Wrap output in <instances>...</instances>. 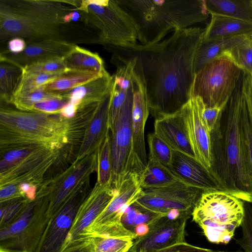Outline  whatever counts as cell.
Listing matches in <instances>:
<instances>
[{"label":"cell","mask_w":252,"mask_h":252,"mask_svg":"<svg viewBox=\"0 0 252 252\" xmlns=\"http://www.w3.org/2000/svg\"><path fill=\"white\" fill-rule=\"evenodd\" d=\"M242 77L243 73L210 133V172L222 190L244 202L251 203L252 179L245 160L241 133V116L244 100Z\"/></svg>","instance_id":"2"},{"label":"cell","mask_w":252,"mask_h":252,"mask_svg":"<svg viewBox=\"0 0 252 252\" xmlns=\"http://www.w3.org/2000/svg\"><path fill=\"white\" fill-rule=\"evenodd\" d=\"M23 75L40 73H64L67 68L63 57H53L43 59L27 65L23 68Z\"/></svg>","instance_id":"35"},{"label":"cell","mask_w":252,"mask_h":252,"mask_svg":"<svg viewBox=\"0 0 252 252\" xmlns=\"http://www.w3.org/2000/svg\"><path fill=\"white\" fill-rule=\"evenodd\" d=\"M20 192L30 201H34L36 197L38 188L36 186L27 183L18 185Z\"/></svg>","instance_id":"50"},{"label":"cell","mask_w":252,"mask_h":252,"mask_svg":"<svg viewBox=\"0 0 252 252\" xmlns=\"http://www.w3.org/2000/svg\"><path fill=\"white\" fill-rule=\"evenodd\" d=\"M64 62L69 70L91 71L104 75V62L99 55L75 45L73 49L63 57Z\"/></svg>","instance_id":"27"},{"label":"cell","mask_w":252,"mask_h":252,"mask_svg":"<svg viewBox=\"0 0 252 252\" xmlns=\"http://www.w3.org/2000/svg\"><path fill=\"white\" fill-rule=\"evenodd\" d=\"M61 252H94L91 237H82L65 246Z\"/></svg>","instance_id":"45"},{"label":"cell","mask_w":252,"mask_h":252,"mask_svg":"<svg viewBox=\"0 0 252 252\" xmlns=\"http://www.w3.org/2000/svg\"><path fill=\"white\" fill-rule=\"evenodd\" d=\"M77 10L81 13L80 21L98 32L102 44L115 47H130L137 44L135 22L117 0H104L101 4L81 0Z\"/></svg>","instance_id":"9"},{"label":"cell","mask_w":252,"mask_h":252,"mask_svg":"<svg viewBox=\"0 0 252 252\" xmlns=\"http://www.w3.org/2000/svg\"><path fill=\"white\" fill-rule=\"evenodd\" d=\"M240 35L210 41L202 40L194 58V73L210 62L221 58L224 52Z\"/></svg>","instance_id":"31"},{"label":"cell","mask_w":252,"mask_h":252,"mask_svg":"<svg viewBox=\"0 0 252 252\" xmlns=\"http://www.w3.org/2000/svg\"><path fill=\"white\" fill-rule=\"evenodd\" d=\"M70 133L69 120L60 114L0 107V153L31 145L60 150L68 143Z\"/></svg>","instance_id":"4"},{"label":"cell","mask_w":252,"mask_h":252,"mask_svg":"<svg viewBox=\"0 0 252 252\" xmlns=\"http://www.w3.org/2000/svg\"><path fill=\"white\" fill-rule=\"evenodd\" d=\"M96 171V182L100 184L112 183V167L110 133L98 149Z\"/></svg>","instance_id":"34"},{"label":"cell","mask_w":252,"mask_h":252,"mask_svg":"<svg viewBox=\"0 0 252 252\" xmlns=\"http://www.w3.org/2000/svg\"><path fill=\"white\" fill-rule=\"evenodd\" d=\"M74 46V45L52 40L30 43L21 53L12 54L6 51L1 52L0 61L9 62L23 68L27 65L43 59L64 57Z\"/></svg>","instance_id":"24"},{"label":"cell","mask_w":252,"mask_h":252,"mask_svg":"<svg viewBox=\"0 0 252 252\" xmlns=\"http://www.w3.org/2000/svg\"><path fill=\"white\" fill-rule=\"evenodd\" d=\"M48 194L38 190L36 199L9 224L0 228V248L11 252H37L50 217Z\"/></svg>","instance_id":"7"},{"label":"cell","mask_w":252,"mask_h":252,"mask_svg":"<svg viewBox=\"0 0 252 252\" xmlns=\"http://www.w3.org/2000/svg\"><path fill=\"white\" fill-rule=\"evenodd\" d=\"M29 202L26 197H23L0 203V228L14 220Z\"/></svg>","instance_id":"41"},{"label":"cell","mask_w":252,"mask_h":252,"mask_svg":"<svg viewBox=\"0 0 252 252\" xmlns=\"http://www.w3.org/2000/svg\"><path fill=\"white\" fill-rule=\"evenodd\" d=\"M136 25L143 45L157 44L170 32L188 28L209 17L205 0H117Z\"/></svg>","instance_id":"3"},{"label":"cell","mask_w":252,"mask_h":252,"mask_svg":"<svg viewBox=\"0 0 252 252\" xmlns=\"http://www.w3.org/2000/svg\"><path fill=\"white\" fill-rule=\"evenodd\" d=\"M225 106H216L210 108L205 107L204 108L202 112L203 119L210 133L214 129L219 117Z\"/></svg>","instance_id":"47"},{"label":"cell","mask_w":252,"mask_h":252,"mask_svg":"<svg viewBox=\"0 0 252 252\" xmlns=\"http://www.w3.org/2000/svg\"><path fill=\"white\" fill-rule=\"evenodd\" d=\"M23 75L22 68L5 61H0V96L1 102L11 103Z\"/></svg>","instance_id":"33"},{"label":"cell","mask_w":252,"mask_h":252,"mask_svg":"<svg viewBox=\"0 0 252 252\" xmlns=\"http://www.w3.org/2000/svg\"><path fill=\"white\" fill-rule=\"evenodd\" d=\"M90 177L81 184L50 218L37 252H61L77 211L90 189Z\"/></svg>","instance_id":"14"},{"label":"cell","mask_w":252,"mask_h":252,"mask_svg":"<svg viewBox=\"0 0 252 252\" xmlns=\"http://www.w3.org/2000/svg\"><path fill=\"white\" fill-rule=\"evenodd\" d=\"M81 17V13L77 9L64 16L63 21L64 23L77 22L80 21Z\"/></svg>","instance_id":"52"},{"label":"cell","mask_w":252,"mask_h":252,"mask_svg":"<svg viewBox=\"0 0 252 252\" xmlns=\"http://www.w3.org/2000/svg\"><path fill=\"white\" fill-rule=\"evenodd\" d=\"M244 215L243 201L223 190H212L202 192L191 216L209 242L226 244Z\"/></svg>","instance_id":"6"},{"label":"cell","mask_w":252,"mask_h":252,"mask_svg":"<svg viewBox=\"0 0 252 252\" xmlns=\"http://www.w3.org/2000/svg\"><path fill=\"white\" fill-rule=\"evenodd\" d=\"M203 191L178 181L161 188L142 189L133 204L142 210L163 216L177 210L181 218L189 219Z\"/></svg>","instance_id":"12"},{"label":"cell","mask_w":252,"mask_h":252,"mask_svg":"<svg viewBox=\"0 0 252 252\" xmlns=\"http://www.w3.org/2000/svg\"><path fill=\"white\" fill-rule=\"evenodd\" d=\"M27 45L25 40L22 38H12L8 40L7 50L5 51L12 54H18L24 51Z\"/></svg>","instance_id":"49"},{"label":"cell","mask_w":252,"mask_h":252,"mask_svg":"<svg viewBox=\"0 0 252 252\" xmlns=\"http://www.w3.org/2000/svg\"><path fill=\"white\" fill-rule=\"evenodd\" d=\"M154 132L173 151L195 158L181 111L157 118Z\"/></svg>","instance_id":"23"},{"label":"cell","mask_w":252,"mask_h":252,"mask_svg":"<svg viewBox=\"0 0 252 252\" xmlns=\"http://www.w3.org/2000/svg\"><path fill=\"white\" fill-rule=\"evenodd\" d=\"M252 33L239 37L224 52L221 58L233 63L245 74L252 76Z\"/></svg>","instance_id":"29"},{"label":"cell","mask_w":252,"mask_h":252,"mask_svg":"<svg viewBox=\"0 0 252 252\" xmlns=\"http://www.w3.org/2000/svg\"><path fill=\"white\" fill-rule=\"evenodd\" d=\"M241 124L245 160L252 179V129L250 125L244 98L241 110Z\"/></svg>","instance_id":"40"},{"label":"cell","mask_w":252,"mask_h":252,"mask_svg":"<svg viewBox=\"0 0 252 252\" xmlns=\"http://www.w3.org/2000/svg\"><path fill=\"white\" fill-rule=\"evenodd\" d=\"M63 73H40L27 76L22 75L21 80L12 98L43 86Z\"/></svg>","instance_id":"39"},{"label":"cell","mask_w":252,"mask_h":252,"mask_svg":"<svg viewBox=\"0 0 252 252\" xmlns=\"http://www.w3.org/2000/svg\"><path fill=\"white\" fill-rule=\"evenodd\" d=\"M252 33V23L220 15H211L202 41H210Z\"/></svg>","instance_id":"26"},{"label":"cell","mask_w":252,"mask_h":252,"mask_svg":"<svg viewBox=\"0 0 252 252\" xmlns=\"http://www.w3.org/2000/svg\"><path fill=\"white\" fill-rule=\"evenodd\" d=\"M180 181L203 191L222 190L214 175L195 158L173 151L171 163L167 167Z\"/></svg>","instance_id":"21"},{"label":"cell","mask_w":252,"mask_h":252,"mask_svg":"<svg viewBox=\"0 0 252 252\" xmlns=\"http://www.w3.org/2000/svg\"><path fill=\"white\" fill-rule=\"evenodd\" d=\"M78 109V106L68 102L62 108L60 114L64 118L70 120L76 116Z\"/></svg>","instance_id":"51"},{"label":"cell","mask_w":252,"mask_h":252,"mask_svg":"<svg viewBox=\"0 0 252 252\" xmlns=\"http://www.w3.org/2000/svg\"><path fill=\"white\" fill-rule=\"evenodd\" d=\"M149 230L150 227L147 224L141 223L135 226L134 229V232L138 238L146 235L149 232Z\"/></svg>","instance_id":"53"},{"label":"cell","mask_w":252,"mask_h":252,"mask_svg":"<svg viewBox=\"0 0 252 252\" xmlns=\"http://www.w3.org/2000/svg\"><path fill=\"white\" fill-rule=\"evenodd\" d=\"M98 149L79 161H74L65 171L53 179L44 181L39 188L49 198L48 214L51 218L72 192L94 171H97Z\"/></svg>","instance_id":"15"},{"label":"cell","mask_w":252,"mask_h":252,"mask_svg":"<svg viewBox=\"0 0 252 252\" xmlns=\"http://www.w3.org/2000/svg\"><path fill=\"white\" fill-rule=\"evenodd\" d=\"M141 175L129 172L119 186L118 192L105 209L85 229L82 237H112L135 240L138 237L123 224L122 218L127 209L140 196L142 189Z\"/></svg>","instance_id":"10"},{"label":"cell","mask_w":252,"mask_h":252,"mask_svg":"<svg viewBox=\"0 0 252 252\" xmlns=\"http://www.w3.org/2000/svg\"><path fill=\"white\" fill-rule=\"evenodd\" d=\"M133 100V93L121 107L111 131V184L116 189L129 172H136L132 153Z\"/></svg>","instance_id":"13"},{"label":"cell","mask_w":252,"mask_h":252,"mask_svg":"<svg viewBox=\"0 0 252 252\" xmlns=\"http://www.w3.org/2000/svg\"><path fill=\"white\" fill-rule=\"evenodd\" d=\"M205 105L199 96L192 97L180 110L195 158L210 171L211 134L202 117Z\"/></svg>","instance_id":"17"},{"label":"cell","mask_w":252,"mask_h":252,"mask_svg":"<svg viewBox=\"0 0 252 252\" xmlns=\"http://www.w3.org/2000/svg\"><path fill=\"white\" fill-rule=\"evenodd\" d=\"M112 76L108 73L103 76L77 87L63 95L69 102L79 107L100 101L111 88Z\"/></svg>","instance_id":"25"},{"label":"cell","mask_w":252,"mask_h":252,"mask_svg":"<svg viewBox=\"0 0 252 252\" xmlns=\"http://www.w3.org/2000/svg\"><path fill=\"white\" fill-rule=\"evenodd\" d=\"M46 91L44 86L12 98L11 103L16 108L23 111H32L33 106L43 100L62 96Z\"/></svg>","instance_id":"37"},{"label":"cell","mask_w":252,"mask_h":252,"mask_svg":"<svg viewBox=\"0 0 252 252\" xmlns=\"http://www.w3.org/2000/svg\"><path fill=\"white\" fill-rule=\"evenodd\" d=\"M180 181L167 166L158 162L148 161V165L140 177L142 189L158 188Z\"/></svg>","instance_id":"32"},{"label":"cell","mask_w":252,"mask_h":252,"mask_svg":"<svg viewBox=\"0 0 252 252\" xmlns=\"http://www.w3.org/2000/svg\"><path fill=\"white\" fill-rule=\"evenodd\" d=\"M69 101L66 96L51 98L45 99L34 104L32 112H38L46 114H60L62 108Z\"/></svg>","instance_id":"43"},{"label":"cell","mask_w":252,"mask_h":252,"mask_svg":"<svg viewBox=\"0 0 252 252\" xmlns=\"http://www.w3.org/2000/svg\"></svg>","instance_id":"56"},{"label":"cell","mask_w":252,"mask_h":252,"mask_svg":"<svg viewBox=\"0 0 252 252\" xmlns=\"http://www.w3.org/2000/svg\"></svg>","instance_id":"57"},{"label":"cell","mask_w":252,"mask_h":252,"mask_svg":"<svg viewBox=\"0 0 252 252\" xmlns=\"http://www.w3.org/2000/svg\"><path fill=\"white\" fill-rule=\"evenodd\" d=\"M250 4L251 6L252 7V0H250Z\"/></svg>","instance_id":"55"},{"label":"cell","mask_w":252,"mask_h":252,"mask_svg":"<svg viewBox=\"0 0 252 252\" xmlns=\"http://www.w3.org/2000/svg\"><path fill=\"white\" fill-rule=\"evenodd\" d=\"M60 155V150L41 145L18 147L0 153V187L27 183L38 188Z\"/></svg>","instance_id":"8"},{"label":"cell","mask_w":252,"mask_h":252,"mask_svg":"<svg viewBox=\"0 0 252 252\" xmlns=\"http://www.w3.org/2000/svg\"><path fill=\"white\" fill-rule=\"evenodd\" d=\"M188 219H172L161 217L149 226L145 236L135 239L128 252H150L185 242V227Z\"/></svg>","instance_id":"19"},{"label":"cell","mask_w":252,"mask_h":252,"mask_svg":"<svg viewBox=\"0 0 252 252\" xmlns=\"http://www.w3.org/2000/svg\"><path fill=\"white\" fill-rule=\"evenodd\" d=\"M243 72L242 91L252 129V76Z\"/></svg>","instance_id":"44"},{"label":"cell","mask_w":252,"mask_h":252,"mask_svg":"<svg viewBox=\"0 0 252 252\" xmlns=\"http://www.w3.org/2000/svg\"><path fill=\"white\" fill-rule=\"evenodd\" d=\"M0 252H11L0 248Z\"/></svg>","instance_id":"54"},{"label":"cell","mask_w":252,"mask_h":252,"mask_svg":"<svg viewBox=\"0 0 252 252\" xmlns=\"http://www.w3.org/2000/svg\"><path fill=\"white\" fill-rule=\"evenodd\" d=\"M204 31L190 27L157 44L117 47L140 65L150 112L156 119L177 113L191 98L194 58Z\"/></svg>","instance_id":"1"},{"label":"cell","mask_w":252,"mask_h":252,"mask_svg":"<svg viewBox=\"0 0 252 252\" xmlns=\"http://www.w3.org/2000/svg\"><path fill=\"white\" fill-rule=\"evenodd\" d=\"M103 75L91 71L69 70L45 84L44 87L50 93L62 95Z\"/></svg>","instance_id":"30"},{"label":"cell","mask_w":252,"mask_h":252,"mask_svg":"<svg viewBox=\"0 0 252 252\" xmlns=\"http://www.w3.org/2000/svg\"><path fill=\"white\" fill-rule=\"evenodd\" d=\"M245 215L241 226L242 236L236 240V243L245 250V252H252V206L244 202Z\"/></svg>","instance_id":"42"},{"label":"cell","mask_w":252,"mask_h":252,"mask_svg":"<svg viewBox=\"0 0 252 252\" xmlns=\"http://www.w3.org/2000/svg\"><path fill=\"white\" fill-rule=\"evenodd\" d=\"M111 97V88L103 99L98 102L88 120L75 161L80 160L97 150L109 134Z\"/></svg>","instance_id":"22"},{"label":"cell","mask_w":252,"mask_h":252,"mask_svg":"<svg viewBox=\"0 0 252 252\" xmlns=\"http://www.w3.org/2000/svg\"><path fill=\"white\" fill-rule=\"evenodd\" d=\"M242 73L228 60L217 59L195 74L191 97H200L206 108L225 106L236 89Z\"/></svg>","instance_id":"11"},{"label":"cell","mask_w":252,"mask_h":252,"mask_svg":"<svg viewBox=\"0 0 252 252\" xmlns=\"http://www.w3.org/2000/svg\"><path fill=\"white\" fill-rule=\"evenodd\" d=\"M14 37L30 43L52 40L77 45L102 44L100 35L83 21L64 23L31 19L0 11V42Z\"/></svg>","instance_id":"5"},{"label":"cell","mask_w":252,"mask_h":252,"mask_svg":"<svg viewBox=\"0 0 252 252\" xmlns=\"http://www.w3.org/2000/svg\"><path fill=\"white\" fill-rule=\"evenodd\" d=\"M150 113L146 87L139 67L135 69V84L132 111V153L136 171L142 174L148 165L144 130Z\"/></svg>","instance_id":"16"},{"label":"cell","mask_w":252,"mask_h":252,"mask_svg":"<svg viewBox=\"0 0 252 252\" xmlns=\"http://www.w3.org/2000/svg\"><path fill=\"white\" fill-rule=\"evenodd\" d=\"M93 240L94 252H128L133 244L130 239L95 236Z\"/></svg>","instance_id":"38"},{"label":"cell","mask_w":252,"mask_h":252,"mask_svg":"<svg viewBox=\"0 0 252 252\" xmlns=\"http://www.w3.org/2000/svg\"><path fill=\"white\" fill-rule=\"evenodd\" d=\"M209 15L231 17L252 23V7L249 0H205Z\"/></svg>","instance_id":"28"},{"label":"cell","mask_w":252,"mask_h":252,"mask_svg":"<svg viewBox=\"0 0 252 252\" xmlns=\"http://www.w3.org/2000/svg\"><path fill=\"white\" fill-rule=\"evenodd\" d=\"M117 192L118 189L111 183L100 184L96 182L78 209L63 248L83 237L85 229L105 209Z\"/></svg>","instance_id":"18"},{"label":"cell","mask_w":252,"mask_h":252,"mask_svg":"<svg viewBox=\"0 0 252 252\" xmlns=\"http://www.w3.org/2000/svg\"><path fill=\"white\" fill-rule=\"evenodd\" d=\"M150 252H219L210 249L196 247L186 242L177 243L168 247L154 250Z\"/></svg>","instance_id":"46"},{"label":"cell","mask_w":252,"mask_h":252,"mask_svg":"<svg viewBox=\"0 0 252 252\" xmlns=\"http://www.w3.org/2000/svg\"><path fill=\"white\" fill-rule=\"evenodd\" d=\"M81 0H0V11L31 19L63 22Z\"/></svg>","instance_id":"20"},{"label":"cell","mask_w":252,"mask_h":252,"mask_svg":"<svg viewBox=\"0 0 252 252\" xmlns=\"http://www.w3.org/2000/svg\"><path fill=\"white\" fill-rule=\"evenodd\" d=\"M23 197H25L17 185H8L0 187V203Z\"/></svg>","instance_id":"48"},{"label":"cell","mask_w":252,"mask_h":252,"mask_svg":"<svg viewBox=\"0 0 252 252\" xmlns=\"http://www.w3.org/2000/svg\"><path fill=\"white\" fill-rule=\"evenodd\" d=\"M149 147V160L168 166L171 162L173 150L155 132L148 135Z\"/></svg>","instance_id":"36"}]
</instances>
